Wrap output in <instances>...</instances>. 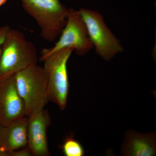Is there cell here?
<instances>
[{
	"label": "cell",
	"mask_w": 156,
	"mask_h": 156,
	"mask_svg": "<svg viewBox=\"0 0 156 156\" xmlns=\"http://www.w3.org/2000/svg\"><path fill=\"white\" fill-rule=\"evenodd\" d=\"M36 48L22 32L10 29L1 48L0 81L38 62Z\"/></svg>",
	"instance_id": "obj_1"
},
{
	"label": "cell",
	"mask_w": 156,
	"mask_h": 156,
	"mask_svg": "<svg viewBox=\"0 0 156 156\" xmlns=\"http://www.w3.org/2000/svg\"><path fill=\"white\" fill-rule=\"evenodd\" d=\"M23 9L33 17L41 30V36L55 41L61 34L68 16L69 9L60 0H20Z\"/></svg>",
	"instance_id": "obj_2"
},
{
	"label": "cell",
	"mask_w": 156,
	"mask_h": 156,
	"mask_svg": "<svg viewBox=\"0 0 156 156\" xmlns=\"http://www.w3.org/2000/svg\"><path fill=\"white\" fill-rule=\"evenodd\" d=\"M16 86L30 117L44 109L49 101L48 83L44 67L35 64L15 74Z\"/></svg>",
	"instance_id": "obj_3"
},
{
	"label": "cell",
	"mask_w": 156,
	"mask_h": 156,
	"mask_svg": "<svg viewBox=\"0 0 156 156\" xmlns=\"http://www.w3.org/2000/svg\"><path fill=\"white\" fill-rule=\"evenodd\" d=\"M73 51L72 48H65L40 58L44 62L49 101L56 104L62 110L67 105L69 88L67 62Z\"/></svg>",
	"instance_id": "obj_4"
},
{
	"label": "cell",
	"mask_w": 156,
	"mask_h": 156,
	"mask_svg": "<svg viewBox=\"0 0 156 156\" xmlns=\"http://www.w3.org/2000/svg\"><path fill=\"white\" fill-rule=\"evenodd\" d=\"M78 11L98 55L105 61H109L124 51L121 42L108 27L99 12L85 8H81Z\"/></svg>",
	"instance_id": "obj_5"
},
{
	"label": "cell",
	"mask_w": 156,
	"mask_h": 156,
	"mask_svg": "<svg viewBox=\"0 0 156 156\" xmlns=\"http://www.w3.org/2000/svg\"><path fill=\"white\" fill-rule=\"evenodd\" d=\"M67 48H73L80 56H84L94 48L79 11L71 8L69 9L67 22L58 41L52 48L43 49L40 58Z\"/></svg>",
	"instance_id": "obj_6"
},
{
	"label": "cell",
	"mask_w": 156,
	"mask_h": 156,
	"mask_svg": "<svg viewBox=\"0 0 156 156\" xmlns=\"http://www.w3.org/2000/svg\"><path fill=\"white\" fill-rule=\"evenodd\" d=\"M15 76L0 81V121L2 126L26 116L25 105L17 90Z\"/></svg>",
	"instance_id": "obj_7"
},
{
	"label": "cell",
	"mask_w": 156,
	"mask_h": 156,
	"mask_svg": "<svg viewBox=\"0 0 156 156\" xmlns=\"http://www.w3.org/2000/svg\"><path fill=\"white\" fill-rule=\"evenodd\" d=\"M51 123L50 114L44 109L28 117L27 142L26 147L32 155H50L47 131Z\"/></svg>",
	"instance_id": "obj_8"
},
{
	"label": "cell",
	"mask_w": 156,
	"mask_h": 156,
	"mask_svg": "<svg viewBox=\"0 0 156 156\" xmlns=\"http://www.w3.org/2000/svg\"><path fill=\"white\" fill-rule=\"evenodd\" d=\"M156 153L155 133L143 134L133 131L127 132L121 148L122 155L152 156Z\"/></svg>",
	"instance_id": "obj_9"
},
{
	"label": "cell",
	"mask_w": 156,
	"mask_h": 156,
	"mask_svg": "<svg viewBox=\"0 0 156 156\" xmlns=\"http://www.w3.org/2000/svg\"><path fill=\"white\" fill-rule=\"evenodd\" d=\"M27 123L26 116L0 128V147L9 151L25 147L27 142Z\"/></svg>",
	"instance_id": "obj_10"
},
{
	"label": "cell",
	"mask_w": 156,
	"mask_h": 156,
	"mask_svg": "<svg viewBox=\"0 0 156 156\" xmlns=\"http://www.w3.org/2000/svg\"><path fill=\"white\" fill-rule=\"evenodd\" d=\"M61 148L66 156H83L85 154L83 146L71 135L66 138Z\"/></svg>",
	"instance_id": "obj_11"
},
{
	"label": "cell",
	"mask_w": 156,
	"mask_h": 156,
	"mask_svg": "<svg viewBox=\"0 0 156 156\" xmlns=\"http://www.w3.org/2000/svg\"><path fill=\"white\" fill-rule=\"evenodd\" d=\"M10 29V27L8 25L0 27V55H1L2 45L4 41L6 35Z\"/></svg>",
	"instance_id": "obj_12"
},
{
	"label": "cell",
	"mask_w": 156,
	"mask_h": 156,
	"mask_svg": "<svg viewBox=\"0 0 156 156\" xmlns=\"http://www.w3.org/2000/svg\"><path fill=\"white\" fill-rule=\"evenodd\" d=\"M14 151L6 150L0 147V156H14Z\"/></svg>",
	"instance_id": "obj_13"
},
{
	"label": "cell",
	"mask_w": 156,
	"mask_h": 156,
	"mask_svg": "<svg viewBox=\"0 0 156 156\" xmlns=\"http://www.w3.org/2000/svg\"><path fill=\"white\" fill-rule=\"evenodd\" d=\"M8 0H0V7L5 4Z\"/></svg>",
	"instance_id": "obj_14"
},
{
	"label": "cell",
	"mask_w": 156,
	"mask_h": 156,
	"mask_svg": "<svg viewBox=\"0 0 156 156\" xmlns=\"http://www.w3.org/2000/svg\"><path fill=\"white\" fill-rule=\"evenodd\" d=\"M2 124H1V121H0V128H1V126H2Z\"/></svg>",
	"instance_id": "obj_15"
}]
</instances>
